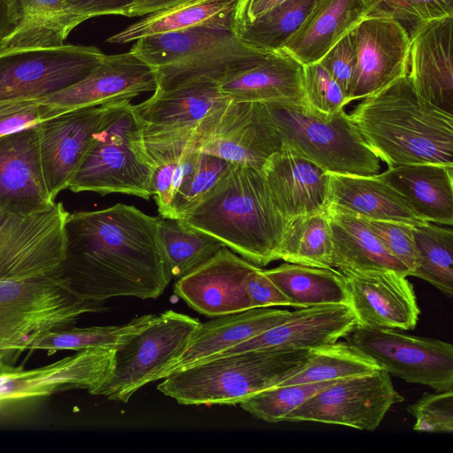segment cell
<instances>
[{
  "instance_id": "74e56055",
  "label": "cell",
  "mask_w": 453,
  "mask_h": 453,
  "mask_svg": "<svg viewBox=\"0 0 453 453\" xmlns=\"http://www.w3.org/2000/svg\"><path fill=\"white\" fill-rule=\"evenodd\" d=\"M312 350L303 369L278 386L338 380L381 369L374 358L349 341H337Z\"/></svg>"
},
{
  "instance_id": "30bf717a",
  "label": "cell",
  "mask_w": 453,
  "mask_h": 453,
  "mask_svg": "<svg viewBox=\"0 0 453 453\" xmlns=\"http://www.w3.org/2000/svg\"><path fill=\"white\" fill-rule=\"evenodd\" d=\"M61 203L25 215L0 211V280H18L58 270L66 252Z\"/></svg>"
},
{
  "instance_id": "9f6ffc18",
  "label": "cell",
  "mask_w": 453,
  "mask_h": 453,
  "mask_svg": "<svg viewBox=\"0 0 453 453\" xmlns=\"http://www.w3.org/2000/svg\"><path fill=\"white\" fill-rule=\"evenodd\" d=\"M285 1L287 0H249L242 19L251 21L272 11Z\"/></svg>"
},
{
  "instance_id": "f35d334b",
  "label": "cell",
  "mask_w": 453,
  "mask_h": 453,
  "mask_svg": "<svg viewBox=\"0 0 453 453\" xmlns=\"http://www.w3.org/2000/svg\"><path fill=\"white\" fill-rule=\"evenodd\" d=\"M279 259L312 267L333 268L328 211L289 220Z\"/></svg>"
},
{
  "instance_id": "e575fe53",
  "label": "cell",
  "mask_w": 453,
  "mask_h": 453,
  "mask_svg": "<svg viewBox=\"0 0 453 453\" xmlns=\"http://www.w3.org/2000/svg\"><path fill=\"white\" fill-rule=\"evenodd\" d=\"M144 145L153 168L152 196L160 216L170 219L175 194L195 169L201 152L193 146V137L144 140Z\"/></svg>"
},
{
  "instance_id": "c3c4849f",
  "label": "cell",
  "mask_w": 453,
  "mask_h": 453,
  "mask_svg": "<svg viewBox=\"0 0 453 453\" xmlns=\"http://www.w3.org/2000/svg\"><path fill=\"white\" fill-rule=\"evenodd\" d=\"M303 92L311 106L326 113L349 104L342 88L319 62L303 65Z\"/></svg>"
},
{
  "instance_id": "60d3db41",
  "label": "cell",
  "mask_w": 453,
  "mask_h": 453,
  "mask_svg": "<svg viewBox=\"0 0 453 453\" xmlns=\"http://www.w3.org/2000/svg\"><path fill=\"white\" fill-rule=\"evenodd\" d=\"M318 1L287 0L251 21L242 19L236 27V35L254 47L281 50Z\"/></svg>"
},
{
  "instance_id": "83f0119b",
  "label": "cell",
  "mask_w": 453,
  "mask_h": 453,
  "mask_svg": "<svg viewBox=\"0 0 453 453\" xmlns=\"http://www.w3.org/2000/svg\"><path fill=\"white\" fill-rule=\"evenodd\" d=\"M377 175L403 196L418 218L452 226L453 166L411 164L388 168Z\"/></svg>"
},
{
  "instance_id": "6da1fadb",
  "label": "cell",
  "mask_w": 453,
  "mask_h": 453,
  "mask_svg": "<svg viewBox=\"0 0 453 453\" xmlns=\"http://www.w3.org/2000/svg\"><path fill=\"white\" fill-rule=\"evenodd\" d=\"M158 219L123 203L69 213L60 278L73 294L88 300L159 297L171 278Z\"/></svg>"
},
{
  "instance_id": "4dcf8cb0",
  "label": "cell",
  "mask_w": 453,
  "mask_h": 453,
  "mask_svg": "<svg viewBox=\"0 0 453 453\" xmlns=\"http://www.w3.org/2000/svg\"><path fill=\"white\" fill-rule=\"evenodd\" d=\"M332 240V265L342 273L409 269L393 257L364 220L347 211L327 208Z\"/></svg>"
},
{
  "instance_id": "f5cc1de1",
  "label": "cell",
  "mask_w": 453,
  "mask_h": 453,
  "mask_svg": "<svg viewBox=\"0 0 453 453\" xmlns=\"http://www.w3.org/2000/svg\"><path fill=\"white\" fill-rule=\"evenodd\" d=\"M136 0H68L84 20L105 15L123 16Z\"/></svg>"
},
{
  "instance_id": "7bdbcfd3",
  "label": "cell",
  "mask_w": 453,
  "mask_h": 453,
  "mask_svg": "<svg viewBox=\"0 0 453 453\" xmlns=\"http://www.w3.org/2000/svg\"><path fill=\"white\" fill-rule=\"evenodd\" d=\"M336 380L275 386L242 401L239 405L256 418L277 423L306 399Z\"/></svg>"
},
{
  "instance_id": "ba28073f",
  "label": "cell",
  "mask_w": 453,
  "mask_h": 453,
  "mask_svg": "<svg viewBox=\"0 0 453 453\" xmlns=\"http://www.w3.org/2000/svg\"><path fill=\"white\" fill-rule=\"evenodd\" d=\"M200 321L168 310L115 348L110 377L95 391L127 403L143 386L164 378L186 349Z\"/></svg>"
},
{
  "instance_id": "8d00e7d4",
  "label": "cell",
  "mask_w": 453,
  "mask_h": 453,
  "mask_svg": "<svg viewBox=\"0 0 453 453\" xmlns=\"http://www.w3.org/2000/svg\"><path fill=\"white\" fill-rule=\"evenodd\" d=\"M158 234L167 273L180 279L214 256L224 244L180 219L159 217Z\"/></svg>"
},
{
  "instance_id": "5bb4252c",
  "label": "cell",
  "mask_w": 453,
  "mask_h": 453,
  "mask_svg": "<svg viewBox=\"0 0 453 453\" xmlns=\"http://www.w3.org/2000/svg\"><path fill=\"white\" fill-rule=\"evenodd\" d=\"M114 352L115 348L86 349L29 370L0 366V403L72 389H85L93 395L111 374Z\"/></svg>"
},
{
  "instance_id": "484cf974",
  "label": "cell",
  "mask_w": 453,
  "mask_h": 453,
  "mask_svg": "<svg viewBox=\"0 0 453 453\" xmlns=\"http://www.w3.org/2000/svg\"><path fill=\"white\" fill-rule=\"evenodd\" d=\"M290 313L288 310L269 307L252 308L200 323L186 349L165 372L164 378L280 325Z\"/></svg>"
},
{
  "instance_id": "7dc6e473",
  "label": "cell",
  "mask_w": 453,
  "mask_h": 453,
  "mask_svg": "<svg viewBox=\"0 0 453 453\" xmlns=\"http://www.w3.org/2000/svg\"><path fill=\"white\" fill-rule=\"evenodd\" d=\"M65 111L36 98L0 101V136L36 126Z\"/></svg>"
},
{
  "instance_id": "816d5d0a",
  "label": "cell",
  "mask_w": 453,
  "mask_h": 453,
  "mask_svg": "<svg viewBox=\"0 0 453 453\" xmlns=\"http://www.w3.org/2000/svg\"><path fill=\"white\" fill-rule=\"evenodd\" d=\"M245 288L251 308L290 306L288 299L259 266L248 274Z\"/></svg>"
},
{
  "instance_id": "f1b7e54d",
  "label": "cell",
  "mask_w": 453,
  "mask_h": 453,
  "mask_svg": "<svg viewBox=\"0 0 453 453\" xmlns=\"http://www.w3.org/2000/svg\"><path fill=\"white\" fill-rule=\"evenodd\" d=\"M328 207L367 219L412 226L426 223L412 211L397 191L377 174L329 173Z\"/></svg>"
},
{
  "instance_id": "db71d44e",
  "label": "cell",
  "mask_w": 453,
  "mask_h": 453,
  "mask_svg": "<svg viewBox=\"0 0 453 453\" xmlns=\"http://www.w3.org/2000/svg\"><path fill=\"white\" fill-rule=\"evenodd\" d=\"M183 0H136L125 12L123 16H145L158 10L167 8Z\"/></svg>"
},
{
  "instance_id": "7c38bea8",
  "label": "cell",
  "mask_w": 453,
  "mask_h": 453,
  "mask_svg": "<svg viewBox=\"0 0 453 453\" xmlns=\"http://www.w3.org/2000/svg\"><path fill=\"white\" fill-rule=\"evenodd\" d=\"M384 369L338 380L306 399L284 421H311L375 430L388 411L403 402Z\"/></svg>"
},
{
  "instance_id": "2e32d148",
  "label": "cell",
  "mask_w": 453,
  "mask_h": 453,
  "mask_svg": "<svg viewBox=\"0 0 453 453\" xmlns=\"http://www.w3.org/2000/svg\"><path fill=\"white\" fill-rule=\"evenodd\" d=\"M230 99L217 81H199L155 90L152 96L133 106L144 140L188 138Z\"/></svg>"
},
{
  "instance_id": "f6af8a7d",
  "label": "cell",
  "mask_w": 453,
  "mask_h": 453,
  "mask_svg": "<svg viewBox=\"0 0 453 453\" xmlns=\"http://www.w3.org/2000/svg\"><path fill=\"white\" fill-rule=\"evenodd\" d=\"M369 14L385 15L400 22L410 36L424 22L453 16V0H365Z\"/></svg>"
},
{
  "instance_id": "5b68a950",
  "label": "cell",
  "mask_w": 453,
  "mask_h": 453,
  "mask_svg": "<svg viewBox=\"0 0 453 453\" xmlns=\"http://www.w3.org/2000/svg\"><path fill=\"white\" fill-rule=\"evenodd\" d=\"M152 165L130 99L111 104L68 188L73 192L152 196Z\"/></svg>"
},
{
  "instance_id": "7402d4cb",
  "label": "cell",
  "mask_w": 453,
  "mask_h": 453,
  "mask_svg": "<svg viewBox=\"0 0 453 453\" xmlns=\"http://www.w3.org/2000/svg\"><path fill=\"white\" fill-rule=\"evenodd\" d=\"M357 327L349 304L299 308L280 325L208 358L250 350L314 349L347 337Z\"/></svg>"
},
{
  "instance_id": "f546056e",
  "label": "cell",
  "mask_w": 453,
  "mask_h": 453,
  "mask_svg": "<svg viewBox=\"0 0 453 453\" xmlns=\"http://www.w3.org/2000/svg\"><path fill=\"white\" fill-rule=\"evenodd\" d=\"M249 0H183L143 16L114 34L107 42H134L139 38L199 25H218L234 29L242 19Z\"/></svg>"
},
{
  "instance_id": "3957f363",
  "label": "cell",
  "mask_w": 453,
  "mask_h": 453,
  "mask_svg": "<svg viewBox=\"0 0 453 453\" xmlns=\"http://www.w3.org/2000/svg\"><path fill=\"white\" fill-rule=\"evenodd\" d=\"M180 220L257 266L279 260L288 221L261 171L232 165L216 188Z\"/></svg>"
},
{
  "instance_id": "d4e9b609",
  "label": "cell",
  "mask_w": 453,
  "mask_h": 453,
  "mask_svg": "<svg viewBox=\"0 0 453 453\" xmlns=\"http://www.w3.org/2000/svg\"><path fill=\"white\" fill-rule=\"evenodd\" d=\"M261 172L288 221L327 211L329 173L286 145L268 158Z\"/></svg>"
},
{
  "instance_id": "11a10c76",
  "label": "cell",
  "mask_w": 453,
  "mask_h": 453,
  "mask_svg": "<svg viewBox=\"0 0 453 453\" xmlns=\"http://www.w3.org/2000/svg\"><path fill=\"white\" fill-rule=\"evenodd\" d=\"M16 20V0H0V42L12 30Z\"/></svg>"
},
{
  "instance_id": "bcb514c9",
  "label": "cell",
  "mask_w": 453,
  "mask_h": 453,
  "mask_svg": "<svg viewBox=\"0 0 453 453\" xmlns=\"http://www.w3.org/2000/svg\"><path fill=\"white\" fill-rule=\"evenodd\" d=\"M407 411L415 418L413 430L425 433H453V389L424 393Z\"/></svg>"
},
{
  "instance_id": "ab89813d",
  "label": "cell",
  "mask_w": 453,
  "mask_h": 453,
  "mask_svg": "<svg viewBox=\"0 0 453 453\" xmlns=\"http://www.w3.org/2000/svg\"><path fill=\"white\" fill-rule=\"evenodd\" d=\"M417 267L411 276L420 278L448 297L453 296V230L426 222L413 227Z\"/></svg>"
},
{
  "instance_id": "ee69618b",
  "label": "cell",
  "mask_w": 453,
  "mask_h": 453,
  "mask_svg": "<svg viewBox=\"0 0 453 453\" xmlns=\"http://www.w3.org/2000/svg\"><path fill=\"white\" fill-rule=\"evenodd\" d=\"M232 164L202 153L195 169L184 178L172 203L171 218L181 219L199 204L219 183Z\"/></svg>"
},
{
  "instance_id": "44dd1931",
  "label": "cell",
  "mask_w": 453,
  "mask_h": 453,
  "mask_svg": "<svg viewBox=\"0 0 453 453\" xmlns=\"http://www.w3.org/2000/svg\"><path fill=\"white\" fill-rule=\"evenodd\" d=\"M54 203L43 175L37 125L0 136V211L25 215Z\"/></svg>"
},
{
  "instance_id": "7a4b0ae2",
  "label": "cell",
  "mask_w": 453,
  "mask_h": 453,
  "mask_svg": "<svg viewBox=\"0 0 453 453\" xmlns=\"http://www.w3.org/2000/svg\"><path fill=\"white\" fill-rule=\"evenodd\" d=\"M349 115L388 168L411 164L453 166V114L419 96L407 75L364 97Z\"/></svg>"
},
{
  "instance_id": "d590c367",
  "label": "cell",
  "mask_w": 453,
  "mask_h": 453,
  "mask_svg": "<svg viewBox=\"0 0 453 453\" xmlns=\"http://www.w3.org/2000/svg\"><path fill=\"white\" fill-rule=\"evenodd\" d=\"M260 50L262 49L250 45L237 36L207 49L188 60L157 68V84L155 90H169L199 81L219 82L229 66Z\"/></svg>"
},
{
  "instance_id": "d6a6232c",
  "label": "cell",
  "mask_w": 453,
  "mask_h": 453,
  "mask_svg": "<svg viewBox=\"0 0 453 453\" xmlns=\"http://www.w3.org/2000/svg\"><path fill=\"white\" fill-rule=\"evenodd\" d=\"M290 306L305 308L324 304H349V295L343 274L334 268L284 263L264 270Z\"/></svg>"
},
{
  "instance_id": "8fae6325",
  "label": "cell",
  "mask_w": 453,
  "mask_h": 453,
  "mask_svg": "<svg viewBox=\"0 0 453 453\" xmlns=\"http://www.w3.org/2000/svg\"><path fill=\"white\" fill-rule=\"evenodd\" d=\"M283 143L265 104L230 101L193 136L200 152L259 171Z\"/></svg>"
},
{
  "instance_id": "cb8c5ba5",
  "label": "cell",
  "mask_w": 453,
  "mask_h": 453,
  "mask_svg": "<svg viewBox=\"0 0 453 453\" xmlns=\"http://www.w3.org/2000/svg\"><path fill=\"white\" fill-rule=\"evenodd\" d=\"M453 16L422 23L411 36L407 76L417 94L453 114Z\"/></svg>"
},
{
  "instance_id": "b9f144b4",
  "label": "cell",
  "mask_w": 453,
  "mask_h": 453,
  "mask_svg": "<svg viewBox=\"0 0 453 453\" xmlns=\"http://www.w3.org/2000/svg\"><path fill=\"white\" fill-rule=\"evenodd\" d=\"M156 315L146 314L120 326L75 327L49 332L36 340L28 349L46 350L52 355L58 350H82L94 348H116L129 336L150 324Z\"/></svg>"
},
{
  "instance_id": "836d02e7",
  "label": "cell",
  "mask_w": 453,
  "mask_h": 453,
  "mask_svg": "<svg viewBox=\"0 0 453 453\" xmlns=\"http://www.w3.org/2000/svg\"><path fill=\"white\" fill-rule=\"evenodd\" d=\"M236 37L230 27L199 25L139 38L130 51L157 69L188 60Z\"/></svg>"
},
{
  "instance_id": "e0dca14e",
  "label": "cell",
  "mask_w": 453,
  "mask_h": 453,
  "mask_svg": "<svg viewBox=\"0 0 453 453\" xmlns=\"http://www.w3.org/2000/svg\"><path fill=\"white\" fill-rule=\"evenodd\" d=\"M113 102L73 109L37 125L42 166L52 200L68 188Z\"/></svg>"
},
{
  "instance_id": "ffe728a7",
  "label": "cell",
  "mask_w": 453,
  "mask_h": 453,
  "mask_svg": "<svg viewBox=\"0 0 453 453\" xmlns=\"http://www.w3.org/2000/svg\"><path fill=\"white\" fill-rule=\"evenodd\" d=\"M342 274L357 326L396 330L416 327L420 309L407 276L395 271Z\"/></svg>"
},
{
  "instance_id": "9a60e30c",
  "label": "cell",
  "mask_w": 453,
  "mask_h": 453,
  "mask_svg": "<svg viewBox=\"0 0 453 453\" xmlns=\"http://www.w3.org/2000/svg\"><path fill=\"white\" fill-rule=\"evenodd\" d=\"M357 65L348 102L407 75L411 36L395 19L368 14L354 28Z\"/></svg>"
},
{
  "instance_id": "d6986e66",
  "label": "cell",
  "mask_w": 453,
  "mask_h": 453,
  "mask_svg": "<svg viewBox=\"0 0 453 453\" xmlns=\"http://www.w3.org/2000/svg\"><path fill=\"white\" fill-rule=\"evenodd\" d=\"M256 266L223 247L206 262L178 279L173 291L190 308L208 317L241 312L252 309L245 280Z\"/></svg>"
},
{
  "instance_id": "277c9868",
  "label": "cell",
  "mask_w": 453,
  "mask_h": 453,
  "mask_svg": "<svg viewBox=\"0 0 453 453\" xmlns=\"http://www.w3.org/2000/svg\"><path fill=\"white\" fill-rule=\"evenodd\" d=\"M312 349H265L204 359L170 373L157 385L183 405H236L278 386L309 362Z\"/></svg>"
},
{
  "instance_id": "1f68e13d",
  "label": "cell",
  "mask_w": 453,
  "mask_h": 453,
  "mask_svg": "<svg viewBox=\"0 0 453 453\" xmlns=\"http://www.w3.org/2000/svg\"><path fill=\"white\" fill-rule=\"evenodd\" d=\"M16 3V24L0 42V50L61 46L69 34L85 21L68 0Z\"/></svg>"
},
{
  "instance_id": "681fc988",
  "label": "cell",
  "mask_w": 453,
  "mask_h": 453,
  "mask_svg": "<svg viewBox=\"0 0 453 453\" xmlns=\"http://www.w3.org/2000/svg\"><path fill=\"white\" fill-rule=\"evenodd\" d=\"M361 219L387 250L409 269L411 276L417 267L414 226L395 221Z\"/></svg>"
},
{
  "instance_id": "603a6c76",
  "label": "cell",
  "mask_w": 453,
  "mask_h": 453,
  "mask_svg": "<svg viewBox=\"0 0 453 453\" xmlns=\"http://www.w3.org/2000/svg\"><path fill=\"white\" fill-rule=\"evenodd\" d=\"M156 68L132 51L105 55L102 62L82 81L41 99L65 111L132 99L157 88Z\"/></svg>"
},
{
  "instance_id": "4fadbf2b",
  "label": "cell",
  "mask_w": 453,
  "mask_h": 453,
  "mask_svg": "<svg viewBox=\"0 0 453 453\" xmlns=\"http://www.w3.org/2000/svg\"><path fill=\"white\" fill-rule=\"evenodd\" d=\"M347 339L391 375L435 392L453 389V345L449 342L396 329L359 326Z\"/></svg>"
},
{
  "instance_id": "9c48e42d",
  "label": "cell",
  "mask_w": 453,
  "mask_h": 453,
  "mask_svg": "<svg viewBox=\"0 0 453 453\" xmlns=\"http://www.w3.org/2000/svg\"><path fill=\"white\" fill-rule=\"evenodd\" d=\"M105 54L95 46L0 50V101L42 98L86 78Z\"/></svg>"
},
{
  "instance_id": "ac0fdd59",
  "label": "cell",
  "mask_w": 453,
  "mask_h": 453,
  "mask_svg": "<svg viewBox=\"0 0 453 453\" xmlns=\"http://www.w3.org/2000/svg\"><path fill=\"white\" fill-rule=\"evenodd\" d=\"M222 94L234 101L300 104L303 65L284 50H260L229 66L218 82Z\"/></svg>"
},
{
  "instance_id": "4316f807",
  "label": "cell",
  "mask_w": 453,
  "mask_h": 453,
  "mask_svg": "<svg viewBox=\"0 0 453 453\" xmlns=\"http://www.w3.org/2000/svg\"><path fill=\"white\" fill-rule=\"evenodd\" d=\"M370 12L365 0H319L281 50L303 65L316 63Z\"/></svg>"
},
{
  "instance_id": "52a82bcc",
  "label": "cell",
  "mask_w": 453,
  "mask_h": 453,
  "mask_svg": "<svg viewBox=\"0 0 453 453\" xmlns=\"http://www.w3.org/2000/svg\"><path fill=\"white\" fill-rule=\"evenodd\" d=\"M282 143L328 173L375 175L380 158L343 109L320 111L307 102L265 104Z\"/></svg>"
},
{
  "instance_id": "8992f818",
  "label": "cell",
  "mask_w": 453,
  "mask_h": 453,
  "mask_svg": "<svg viewBox=\"0 0 453 453\" xmlns=\"http://www.w3.org/2000/svg\"><path fill=\"white\" fill-rule=\"evenodd\" d=\"M104 302L83 299L58 270L18 280H0V366L40 336L73 326L84 314L102 312Z\"/></svg>"
},
{
  "instance_id": "f907efd6",
  "label": "cell",
  "mask_w": 453,
  "mask_h": 453,
  "mask_svg": "<svg viewBox=\"0 0 453 453\" xmlns=\"http://www.w3.org/2000/svg\"><path fill=\"white\" fill-rule=\"evenodd\" d=\"M318 62L342 88L348 100L357 65L354 29L334 44Z\"/></svg>"
}]
</instances>
